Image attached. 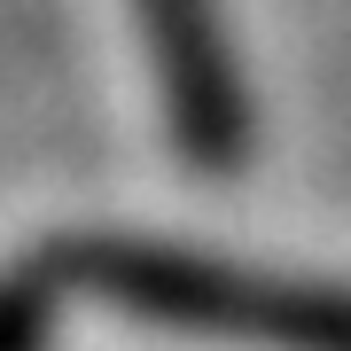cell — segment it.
<instances>
[{"mask_svg":"<svg viewBox=\"0 0 351 351\" xmlns=\"http://www.w3.org/2000/svg\"><path fill=\"white\" fill-rule=\"evenodd\" d=\"M78 274L101 297L141 304L180 328H219V336H250L274 351H351V297H304L281 281H250L172 250H125V242L78 250Z\"/></svg>","mask_w":351,"mask_h":351,"instance_id":"6da1fadb","label":"cell"},{"mask_svg":"<svg viewBox=\"0 0 351 351\" xmlns=\"http://www.w3.org/2000/svg\"><path fill=\"white\" fill-rule=\"evenodd\" d=\"M141 24H149V63H156V86H164L180 141L203 164H234L242 101H234V71L219 55L211 0H141Z\"/></svg>","mask_w":351,"mask_h":351,"instance_id":"7a4b0ae2","label":"cell"},{"mask_svg":"<svg viewBox=\"0 0 351 351\" xmlns=\"http://www.w3.org/2000/svg\"><path fill=\"white\" fill-rule=\"evenodd\" d=\"M0 351H39V274L0 281Z\"/></svg>","mask_w":351,"mask_h":351,"instance_id":"3957f363","label":"cell"}]
</instances>
